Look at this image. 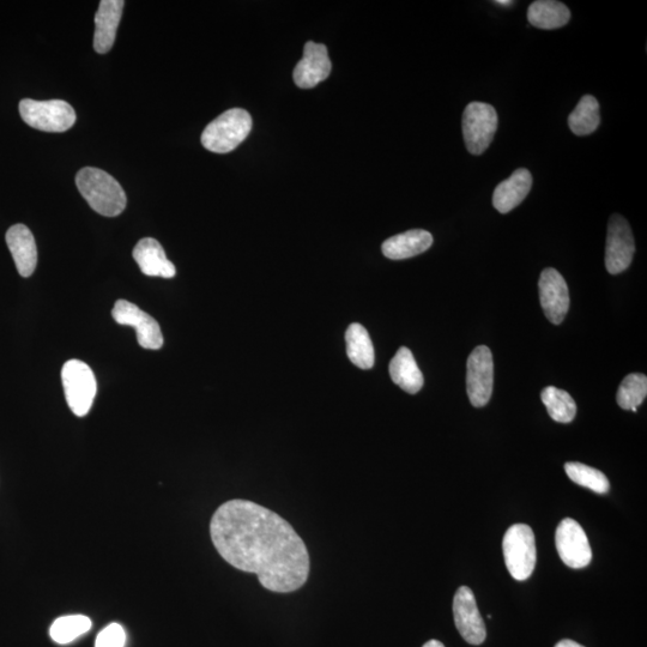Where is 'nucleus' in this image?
I'll list each match as a JSON object with an SVG mask.
<instances>
[{"label":"nucleus","instance_id":"nucleus-1","mask_svg":"<svg viewBox=\"0 0 647 647\" xmlns=\"http://www.w3.org/2000/svg\"><path fill=\"white\" fill-rule=\"evenodd\" d=\"M210 535L229 565L256 574L266 590L289 594L310 576V554L293 526L253 501L235 499L220 506Z\"/></svg>","mask_w":647,"mask_h":647},{"label":"nucleus","instance_id":"nucleus-2","mask_svg":"<svg viewBox=\"0 0 647 647\" xmlns=\"http://www.w3.org/2000/svg\"><path fill=\"white\" fill-rule=\"evenodd\" d=\"M78 191L96 213L116 217L123 213L128 203L122 185L102 169L87 167L76 177Z\"/></svg>","mask_w":647,"mask_h":647},{"label":"nucleus","instance_id":"nucleus-3","mask_svg":"<svg viewBox=\"0 0 647 647\" xmlns=\"http://www.w3.org/2000/svg\"><path fill=\"white\" fill-rule=\"evenodd\" d=\"M252 130L250 113L233 108L226 111L205 128L202 135L203 147L216 154L231 153L245 141Z\"/></svg>","mask_w":647,"mask_h":647},{"label":"nucleus","instance_id":"nucleus-4","mask_svg":"<svg viewBox=\"0 0 647 647\" xmlns=\"http://www.w3.org/2000/svg\"><path fill=\"white\" fill-rule=\"evenodd\" d=\"M507 570L519 582L531 577L535 570L537 552L534 531L529 525H512L503 541Z\"/></svg>","mask_w":647,"mask_h":647},{"label":"nucleus","instance_id":"nucleus-5","mask_svg":"<svg viewBox=\"0 0 647 647\" xmlns=\"http://www.w3.org/2000/svg\"><path fill=\"white\" fill-rule=\"evenodd\" d=\"M62 382L66 402L72 413L78 417L86 416L92 409L98 392L92 368L81 360H69L63 366Z\"/></svg>","mask_w":647,"mask_h":647},{"label":"nucleus","instance_id":"nucleus-6","mask_svg":"<svg viewBox=\"0 0 647 647\" xmlns=\"http://www.w3.org/2000/svg\"><path fill=\"white\" fill-rule=\"evenodd\" d=\"M20 114L24 123L45 132H65L76 123L74 108L63 100L24 99L20 102Z\"/></svg>","mask_w":647,"mask_h":647},{"label":"nucleus","instance_id":"nucleus-7","mask_svg":"<svg viewBox=\"0 0 647 647\" xmlns=\"http://www.w3.org/2000/svg\"><path fill=\"white\" fill-rule=\"evenodd\" d=\"M498 113L485 102H471L463 113V136L470 154L485 153L498 130Z\"/></svg>","mask_w":647,"mask_h":647},{"label":"nucleus","instance_id":"nucleus-8","mask_svg":"<svg viewBox=\"0 0 647 647\" xmlns=\"http://www.w3.org/2000/svg\"><path fill=\"white\" fill-rule=\"evenodd\" d=\"M494 385V362L491 349L480 346L470 354L467 365V391L475 408L487 405Z\"/></svg>","mask_w":647,"mask_h":647},{"label":"nucleus","instance_id":"nucleus-9","mask_svg":"<svg viewBox=\"0 0 647 647\" xmlns=\"http://www.w3.org/2000/svg\"><path fill=\"white\" fill-rule=\"evenodd\" d=\"M636 245L630 223L625 217L614 214L608 223L606 266L609 274L619 275L632 263Z\"/></svg>","mask_w":647,"mask_h":647},{"label":"nucleus","instance_id":"nucleus-10","mask_svg":"<svg viewBox=\"0 0 647 647\" xmlns=\"http://www.w3.org/2000/svg\"><path fill=\"white\" fill-rule=\"evenodd\" d=\"M556 549L562 562L571 568H584L592 559V550L584 529L576 520L566 518L555 532Z\"/></svg>","mask_w":647,"mask_h":647},{"label":"nucleus","instance_id":"nucleus-11","mask_svg":"<svg viewBox=\"0 0 647 647\" xmlns=\"http://www.w3.org/2000/svg\"><path fill=\"white\" fill-rule=\"evenodd\" d=\"M113 319L120 325L131 326L136 330L139 346L144 349L159 350L163 346V336L159 323L132 302L118 300L112 311Z\"/></svg>","mask_w":647,"mask_h":647},{"label":"nucleus","instance_id":"nucleus-12","mask_svg":"<svg viewBox=\"0 0 647 647\" xmlns=\"http://www.w3.org/2000/svg\"><path fill=\"white\" fill-rule=\"evenodd\" d=\"M453 616L456 627L465 642L471 645H481L487 637L485 622L477 608L473 591L468 586H462L453 598Z\"/></svg>","mask_w":647,"mask_h":647},{"label":"nucleus","instance_id":"nucleus-13","mask_svg":"<svg viewBox=\"0 0 647 647\" xmlns=\"http://www.w3.org/2000/svg\"><path fill=\"white\" fill-rule=\"evenodd\" d=\"M538 289L544 316L550 323L560 325L570 308V293L565 278L553 268L543 270Z\"/></svg>","mask_w":647,"mask_h":647},{"label":"nucleus","instance_id":"nucleus-14","mask_svg":"<svg viewBox=\"0 0 647 647\" xmlns=\"http://www.w3.org/2000/svg\"><path fill=\"white\" fill-rule=\"evenodd\" d=\"M332 64L325 45L308 41L304 57L294 69V82L301 89H312L331 74Z\"/></svg>","mask_w":647,"mask_h":647},{"label":"nucleus","instance_id":"nucleus-15","mask_svg":"<svg viewBox=\"0 0 647 647\" xmlns=\"http://www.w3.org/2000/svg\"><path fill=\"white\" fill-rule=\"evenodd\" d=\"M125 3L123 0H102L95 15L94 50L105 54L112 50Z\"/></svg>","mask_w":647,"mask_h":647},{"label":"nucleus","instance_id":"nucleus-16","mask_svg":"<svg viewBox=\"0 0 647 647\" xmlns=\"http://www.w3.org/2000/svg\"><path fill=\"white\" fill-rule=\"evenodd\" d=\"M6 244L14 258L18 274L22 277L32 276L38 264V249L30 229L24 225L12 226L6 233Z\"/></svg>","mask_w":647,"mask_h":647},{"label":"nucleus","instance_id":"nucleus-17","mask_svg":"<svg viewBox=\"0 0 647 647\" xmlns=\"http://www.w3.org/2000/svg\"><path fill=\"white\" fill-rule=\"evenodd\" d=\"M133 258L144 275L173 278L177 274V269L167 258L165 250L159 241L153 238H144L139 241L133 250Z\"/></svg>","mask_w":647,"mask_h":647},{"label":"nucleus","instance_id":"nucleus-18","mask_svg":"<svg viewBox=\"0 0 647 647\" xmlns=\"http://www.w3.org/2000/svg\"><path fill=\"white\" fill-rule=\"evenodd\" d=\"M532 187V175L525 168H519L509 179L497 186L493 195L494 208L501 214L510 213L528 197Z\"/></svg>","mask_w":647,"mask_h":647},{"label":"nucleus","instance_id":"nucleus-19","mask_svg":"<svg viewBox=\"0 0 647 647\" xmlns=\"http://www.w3.org/2000/svg\"><path fill=\"white\" fill-rule=\"evenodd\" d=\"M432 245L431 233L423 231V229H413V231L395 235V237L384 241L382 250L386 258L402 260L419 256L431 249Z\"/></svg>","mask_w":647,"mask_h":647},{"label":"nucleus","instance_id":"nucleus-20","mask_svg":"<svg viewBox=\"0 0 647 647\" xmlns=\"http://www.w3.org/2000/svg\"><path fill=\"white\" fill-rule=\"evenodd\" d=\"M389 370L392 382L410 395L419 392L425 383L414 355L408 348H399L395 358L390 362Z\"/></svg>","mask_w":647,"mask_h":647},{"label":"nucleus","instance_id":"nucleus-21","mask_svg":"<svg viewBox=\"0 0 647 647\" xmlns=\"http://www.w3.org/2000/svg\"><path fill=\"white\" fill-rule=\"evenodd\" d=\"M531 26L540 29H556L566 26L571 20V11L556 0H537L528 10Z\"/></svg>","mask_w":647,"mask_h":647},{"label":"nucleus","instance_id":"nucleus-22","mask_svg":"<svg viewBox=\"0 0 647 647\" xmlns=\"http://www.w3.org/2000/svg\"><path fill=\"white\" fill-rule=\"evenodd\" d=\"M347 354L350 361L361 370H371L374 366V347L368 331L361 324L349 326L346 334Z\"/></svg>","mask_w":647,"mask_h":647},{"label":"nucleus","instance_id":"nucleus-23","mask_svg":"<svg viewBox=\"0 0 647 647\" xmlns=\"http://www.w3.org/2000/svg\"><path fill=\"white\" fill-rule=\"evenodd\" d=\"M601 124L600 104L595 96L585 95L568 117V126L577 136L594 133Z\"/></svg>","mask_w":647,"mask_h":647},{"label":"nucleus","instance_id":"nucleus-24","mask_svg":"<svg viewBox=\"0 0 647 647\" xmlns=\"http://www.w3.org/2000/svg\"><path fill=\"white\" fill-rule=\"evenodd\" d=\"M541 399L548 414L556 422L570 423L577 415V404L570 393L549 386L541 393Z\"/></svg>","mask_w":647,"mask_h":647},{"label":"nucleus","instance_id":"nucleus-25","mask_svg":"<svg viewBox=\"0 0 647 647\" xmlns=\"http://www.w3.org/2000/svg\"><path fill=\"white\" fill-rule=\"evenodd\" d=\"M92 620L84 615L63 616L53 622L51 638L57 644H69L83 636L92 628Z\"/></svg>","mask_w":647,"mask_h":647},{"label":"nucleus","instance_id":"nucleus-26","mask_svg":"<svg viewBox=\"0 0 647 647\" xmlns=\"http://www.w3.org/2000/svg\"><path fill=\"white\" fill-rule=\"evenodd\" d=\"M647 396V378L645 374L633 373L627 376L620 385L616 401L620 408L637 413Z\"/></svg>","mask_w":647,"mask_h":647},{"label":"nucleus","instance_id":"nucleus-27","mask_svg":"<svg viewBox=\"0 0 647 647\" xmlns=\"http://www.w3.org/2000/svg\"><path fill=\"white\" fill-rule=\"evenodd\" d=\"M565 471L568 477L579 486L591 489L597 494L609 492L610 483L607 476L600 470L591 468L589 465L572 462L565 465Z\"/></svg>","mask_w":647,"mask_h":647},{"label":"nucleus","instance_id":"nucleus-28","mask_svg":"<svg viewBox=\"0 0 647 647\" xmlns=\"http://www.w3.org/2000/svg\"><path fill=\"white\" fill-rule=\"evenodd\" d=\"M126 634L119 624L108 625L96 638L95 647H124Z\"/></svg>","mask_w":647,"mask_h":647},{"label":"nucleus","instance_id":"nucleus-29","mask_svg":"<svg viewBox=\"0 0 647 647\" xmlns=\"http://www.w3.org/2000/svg\"><path fill=\"white\" fill-rule=\"evenodd\" d=\"M555 647H584L582 645H579L576 642H573V640H561L560 643L556 644Z\"/></svg>","mask_w":647,"mask_h":647},{"label":"nucleus","instance_id":"nucleus-30","mask_svg":"<svg viewBox=\"0 0 647 647\" xmlns=\"http://www.w3.org/2000/svg\"><path fill=\"white\" fill-rule=\"evenodd\" d=\"M423 647H445V645L438 642V640H429Z\"/></svg>","mask_w":647,"mask_h":647},{"label":"nucleus","instance_id":"nucleus-31","mask_svg":"<svg viewBox=\"0 0 647 647\" xmlns=\"http://www.w3.org/2000/svg\"><path fill=\"white\" fill-rule=\"evenodd\" d=\"M495 4L503 5V6H510L513 4L511 0H497V2H494Z\"/></svg>","mask_w":647,"mask_h":647}]
</instances>
